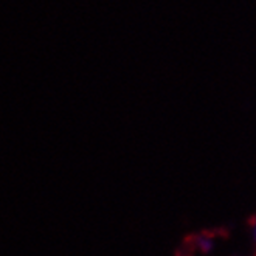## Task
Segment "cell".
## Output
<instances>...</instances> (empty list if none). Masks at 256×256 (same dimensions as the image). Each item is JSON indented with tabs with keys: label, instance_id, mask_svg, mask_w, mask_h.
I'll return each mask as SVG.
<instances>
[{
	"label": "cell",
	"instance_id": "2",
	"mask_svg": "<svg viewBox=\"0 0 256 256\" xmlns=\"http://www.w3.org/2000/svg\"><path fill=\"white\" fill-rule=\"evenodd\" d=\"M254 238H256V230H254Z\"/></svg>",
	"mask_w": 256,
	"mask_h": 256
},
{
	"label": "cell",
	"instance_id": "1",
	"mask_svg": "<svg viewBox=\"0 0 256 256\" xmlns=\"http://www.w3.org/2000/svg\"><path fill=\"white\" fill-rule=\"evenodd\" d=\"M199 246H200V248H202V252L204 253H206V252H210L212 250V240L210 239H199Z\"/></svg>",
	"mask_w": 256,
	"mask_h": 256
}]
</instances>
